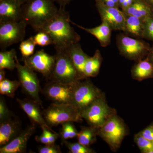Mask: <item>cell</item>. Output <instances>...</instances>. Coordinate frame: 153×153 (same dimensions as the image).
Wrapping results in <instances>:
<instances>
[{"instance_id":"6da1fadb","label":"cell","mask_w":153,"mask_h":153,"mask_svg":"<svg viewBox=\"0 0 153 153\" xmlns=\"http://www.w3.org/2000/svg\"><path fill=\"white\" fill-rule=\"evenodd\" d=\"M69 13L60 8L55 16L42 26L37 32L47 33L52 39L55 48H67L71 44L78 43L80 36L71 27Z\"/></svg>"},{"instance_id":"7a4b0ae2","label":"cell","mask_w":153,"mask_h":153,"mask_svg":"<svg viewBox=\"0 0 153 153\" xmlns=\"http://www.w3.org/2000/svg\"><path fill=\"white\" fill-rule=\"evenodd\" d=\"M54 2V0H27L22 6V20L37 32L57 13Z\"/></svg>"},{"instance_id":"3957f363","label":"cell","mask_w":153,"mask_h":153,"mask_svg":"<svg viewBox=\"0 0 153 153\" xmlns=\"http://www.w3.org/2000/svg\"><path fill=\"white\" fill-rule=\"evenodd\" d=\"M55 62L49 80L67 85H73L80 80L67 49L55 48Z\"/></svg>"},{"instance_id":"277c9868","label":"cell","mask_w":153,"mask_h":153,"mask_svg":"<svg viewBox=\"0 0 153 153\" xmlns=\"http://www.w3.org/2000/svg\"><path fill=\"white\" fill-rule=\"evenodd\" d=\"M42 112L46 122L51 128L67 122H80L82 120L80 111L71 104L52 103Z\"/></svg>"},{"instance_id":"5b68a950","label":"cell","mask_w":153,"mask_h":153,"mask_svg":"<svg viewBox=\"0 0 153 153\" xmlns=\"http://www.w3.org/2000/svg\"><path fill=\"white\" fill-rule=\"evenodd\" d=\"M116 44L121 55L128 59L138 61L148 55L151 49L149 44L145 41L132 38L123 33L117 35Z\"/></svg>"},{"instance_id":"8992f818","label":"cell","mask_w":153,"mask_h":153,"mask_svg":"<svg viewBox=\"0 0 153 153\" xmlns=\"http://www.w3.org/2000/svg\"><path fill=\"white\" fill-rule=\"evenodd\" d=\"M16 69L19 82L23 90L30 98L35 100L42 107L39 93L41 91L40 81L35 71L27 65H22L16 58Z\"/></svg>"},{"instance_id":"52a82bcc","label":"cell","mask_w":153,"mask_h":153,"mask_svg":"<svg viewBox=\"0 0 153 153\" xmlns=\"http://www.w3.org/2000/svg\"><path fill=\"white\" fill-rule=\"evenodd\" d=\"M27 24L23 20L19 22H0V47H7L24 41Z\"/></svg>"},{"instance_id":"ba28073f","label":"cell","mask_w":153,"mask_h":153,"mask_svg":"<svg viewBox=\"0 0 153 153\" xmlns=\"http://www.w3.org/2000/svg\"><path fill=\"white\" fill-rule=\"evenodd\" d=\"M99 97L98 89L90 81H78L74 84L71 104L81 111Z\"/></svg>"},{"instance_id":"9c48e42d","label":"cell","mask_w":153,"mask_h":153,"mask_svg":"<svg viewBox=\"0 0 153 153\" xmlns=\"http://www.w3.org/2000/svg\"><path fill=\"white\" fill-rule=\"evenodd\" d=\"M80 113L82 118L90 126L96 128L101 127L109 119L108 107L100 97L82 110Z\"/></svg>"},{"instance_id":"30bf717a","label":"cell","mask_w":153,"mask_h":153,"mask_svg":"<svg viewBox=\"0 0 153 153\" xmlns=\"http://www.w3.org/2000/svg\"><path fill=\"white\" fill-rule=\"evenodd\" d=\"M74 85L49 80L41 91L52 103L71 104Z\"/></svg>"},{"instance_id":"8fae6325","label":"cell","mask_w":153,"mask_h":153,"mask_svg":"<svg viewBox=\"0 0 153 153\" xmlns=\"http://www.w3.org/2000/svg\"><path fill=\"white\" fill-rule=\"evenodd\" d=\"M23 60L25 65L49 79L55 66V55H49L44 49H41Z\"/></svg>"},{"instance_id":"7c38bea8","label":"cell","mask_w":153,"mask_h":153,"mask_svg":"<svg viewBox=\"0 0 153 153\" xmlns=\"http://www.w3.org/2000/svg\"><path fill=\"white\" fill-rule=\"evenodd\" d=\"M96 6L102 22L107 23L112 30L124 31L126 14L123 11L100 3H96Z\"/></svg>"},{"instance_id":"4fadbf2b","label":"cell","mask_w":153,"mask_h":153,"mask_svg":"<svg viewBox=\"0 0 153 153\" xmlns=\"http://www.w3.org/2000/svg\"><path fill=\"white\" fill-rule=\"evenodd\" d=\"M100 134L109 143L113 146L120 144L125 130L120 120L116 117L109 118L101 127Z\"/></svg>"},{"instance_id":"5bb4252c","label":"cell","mask_w":153,"mask_h":153,"mask_svg":"<svg viewBox=\"0 0 153 153\" xmlns=\"http://www.w3.org/2000/svg\"><path fill=\"white\" fill-rule=\"evenodd\" d=\"M35 125L28 126L14 139L0 148V153H23L26 152L29 139L36 132Z\"/></svg>"},{"instance_id":"9a60e30c","label":"cell","mask_w":153,"mask_h":153,"mask_svg":"<svg viewBox=\"0 0 153 153\" xmlns=\"http://www.w3.org/2000/svg\"><path fill=\"white\" fill-rule=\"evenodd\" d=\"M17 101L28 116L33 124H38L41 128L46 127L54 131L46 122L41 110V107L38 102L30 98L17 99Z\"/></svg>"},{"instance_id":"2e32d148","label":"cell","mask_w":153,"mask_h":153,"mask_svg":"<svg viewBox=\"0 0 153 153\" xmlns=\"http://www.w3.org/2000/svg\"><path fill=\"white\" fill-rule=\"evenodd\" d=\"M22 126L19 118L14 114L0 123V147L7 145L16 137L22 130Z\"/></svg>"},{"instance_id":"e0dca14e","label":"cell","mask_w":153,"mask_h":153,"mask_svg":"<svg viewBox=\"0 0 153 153\" xmlns=\"http://www.w3.org/2000/svg\"><path fill=\"white\" fill-rule=\"evenodd\" d=\"M22 20V5L16 0L0 1V22Z\"/></svg>"},{"instance_id":"ac0fdd59","label":"cell","mask_w":153,"mask_h":153,"mask_svg":"<svg viewBox=\"0 0 153 153\" xmlns=\"http://www.w3.org/2000/svg\"><path fill=\"white\" fill-rule=\"evenodd\" d=\"M66 49L79 74L80 79L86 78L84 74V68L86 61L90 56L82 50L78 42L71 44Z\"/></svg>"},{"instance_id":"d6986e66","label":"cell","mask_w":153,"mask_h":153,"mask_svg":"<svg viewBox=\"0 0 153 153\" xmlns=\"http://www.w3.org/2000/svg\"><path fill=\"white\" fill-rule=\"evenodd\" d=\"M71 23L79 29L93 35L98 40L102 47L108 46L111 42V32L112 30L105 22H102L101 25L92 28H86L77 25L71 21Z\"/></svg>"},{"instance_id":"ffe728a7","label":"cell","mask_w":153,"mask_h":153,"mask_svg":"<svg viewBox=\"0 0 153 153\" xmlns=\"http://www.w3.org/2000/svg\"><path fill=\"white\" fill-rule=\"evenodd\" d=\"M124 13L126 15L134 16L143 20L153 16L152 8L144 0H135Z\"/></svg>"},{"instance_id":"44dd1931","label":"cell","mask_w":153,"mask_h":153,"mask_svg":"<svg viewBox=\"0 0 153 153\" xmlns=\"http://www.w3.org/2000/svg\"><path fill=\"white\" fill-rule=\"evenodd\" d=\"M143 20L138 17L126 14L125 28L124 32L137 38H143Z\"/></svg>"},{"instance_id":"7402d4cb","label":"cell","mask_w":153,"mask_h":153,"mask_svg":"<svg viewBox=\"0 0 153 153\" xmlns=\"http://www.w3.org/2000/svg\"><path fill=\"white\" fill-rule=\"evenodd\" d=\"M102 61V57L100 51L96 50L92 57H89L85 63L84 74L85 78L94 77L98 74Z\"/></svg>"},{"instance_id":"603a6c76","label":"cell","mask_w":153,"mask_h":153,"mask_svg":"<svg viewBox=\"0 0 153 153\" xmlns=\"http://www.w3.org/2000/svg\"><path fill=\"white\" fill-rule=\"evenodd\" d=\"M132 74L135 78L139 79L152 76L153 74V63L148 58L140 60L133 69Z\"/></svg>"},{"instance_id":"cb8c5ba5","label":"cell","mask_w":153,"mask_h":153,"mask_svg":"<svg viewBox=\"0 0 153 153\" xmlns=\"http://www.w3.org/2000/svg\"><path fill=\"white\" fill-rule=\"evenodd\" d=\"M16 52L15 49L0 52V69L13 71L16 68Z\"/></svg>"},{"instance_id":"d4e9b609","label":"cell","mask_w":153,"mask_h":153,"mask_svg":"<svg viewBox=\"0 0 153 153\" xmlns=\"http://www.w3.org/2000/svg\"><path fill=\"white\" fill-rule=\"evenodd\" d=\"M93 127H82L78 133L77 138L78 142L83 146L88 147L92 144L96 140V131Z\"/></svg>"},{"instance_id":"484cf974","label":"cell","mask_w":153,"mask_h":153,"mask_svg":"<svg viewBox=\"0 0 153 153\" xmlns=\"http://www.w3.org/2000/svg\"><path fill=\"white\" fill-rule=\"evenodd\" d=\"M21 84L18 80H11L5 78L0 82V93L10 98H14L16 91Z\"/></svg>"},{"instance_id":"4316f807","label":"cell","mask_w":153,"mask_h":153,"mask_svg":"<svg viewBox=\"0 0 153 153\" xmlns=\"http://www.w3.org/2000/svg\"><path fill=\"white\" fill-rule=\"evenodd\" d=\"M73 123L67 122L61 124L62 127L59 134L62 142L77 137L79 132L75 128Z\"/></svg>"},{"instance_id":"83f0119b","label":"cell","mask_w":153,"mask_h":153,"mask_svg":"<svg viewBox=\"0 0 153 153\" xmlns=\"http://www.w3.org/2000/svg\"><path fill=\"white\" fill-rule=\"evenodd\" d=\"M36 45L33 37H30L27 40L21 42L19 49L23 59L27 58L34 54Z\"/></svg>"},{"instance_id":"f1b7e54d","label":"cell","mask_w":153,"mask_h":153,"mask_svg":"<svg viewBox=\"0 0 153 153\" xmlns=\"http://www.w3.org/2000/svg\"><path fill=\"white\" fill-rule=\"evenodd\" d=\"M68 149L70 153H91L94 152L88 147L83 146L79 143H70L67 140L62 142Z\"/></svg>"},{"instance_id":"f546056e","label":"cell","mask_w":153,"mask_h":153,"mask_svg":"<svg viewBox=\"0 0 153 153\" xmlns=\"http://www.w3.org/2000/svg\"><path fill=\"white\" fill-rule=\"evenodd\" d=\"M143 20V38L153 41V16Z\"/></svg>"},{"instance_id":"4dcf8cb0","label":"cell","mask_w":153,"mask_h":153,"mask_svg":"<svg viewBox=\"0 0 153 153\" xmlns=\"http://www.w3.org/2000/svg\"><path fill=\"white\" fill-rule=\"evenodd\" d=\"M136 142L141 150L145 153H153V142L145 138L140 134L136 137Z\"/></svg>"},{"instance_id":"1f68e13d","label":"cell","mask_w":153,"mask_h":153,"mask_svg":"<svg viewBox=\"0 0 153 153\" xmlns=\"http://www.w3.org/2000/svg\"><path fill=\"white\" fill-rule=\"evenodd\" d=\"M33 38L36 45L45 47L52 45V40L50 36L47 33L43 31L38 32L33 37Z\"/></svg>"},{"instance_id":"d6a6232c","label":"cell","mask_w":153,"mask_h":153,"mask_svg":"<svg viewBox=\"0 0 153 153\" xmlns=\"http://www.w3.org/2000/svg\"><path fill=\"white\" fill-rule=\"evenodd\" d=\"M7 106L4 99L0 98V123L7 120L13 115Z\"/></svg>"},{"instance_id":"836d02e7","label":"cell","mask_w":153,"mask_h":153,"mask_svg":"<svg viewBox=\"0 0 153 153\" xmlns=\"http://www.w3.org/2000/svg\"><path fill=\"white\" fill-rule=\"evenodd\" d=\"M38 152L40 153H61V149L59 145L55 143L44 145L38 147Z\"/></svg>"},{"instance_id":"e575fe53","label":"cell","mask_w":153,"mask_h":153,"mask_svg":"<svg viewBox=\"0 0 153 153\" xmlns=\"http://www.w3.org/2000/svg\"><path fill=\"white\" fill-rule=\"evenodd\" d=\"M95 2L108 7L120 8L119 0H95Z\"/></svg>"},{"instance_id":"d590c367","label":"cell","mask_w":153,"mask_h":153,"mask_svg":"<svg viewBox=\"0 0 153 153\" xmlns=\"http://www.w3.org/2000/svg\"><path fill=\"white\" fill-rule=\"evenodd\" d=\"M140 135L145 138L153 142V126L145 129L142 132Z\"/></svg>"},{"instance_id":"8d00e7d4","label":"cell","mask_w":153,"mask_h":153,"mask_svg":"<svg viewBox=\"0 0 153 153\" xmlns=\"http://www.w3.org/2000/svg\"><path fill=\"white\" fill-rule=\"evenodd\" d=\"M35 140L37 142L41 143L44 145L51 144L49 142V139L47 137V136L44 132H42L41 135L35 137Z\"/></svg>"},{"instance_id":"74e56055","label":"cell","mask_w":153,"mask_h":153,"mask_svg":"<svg viewBox=\"0 0 153 153\" xmlns=\"http://www.w3.org/2000/svg\"><path fill=\"white\" fill-rule=\"evenodd\" d=\"M71 0H54L60 6V8L65 9L67 5L71 1Z\"/></svg>"},{"instance_id":"f35d334b","label":"cell","mask_w":153,"mask_h":153,"mask_svg":"<svg viewBox=\"0 0 153 153\" xmlns=\"http://www.w3.org/2000/svg\"><path fill=\"white\" fill-rule=\"evenodd\" d=\"M6 71L5 69H0V82L5 79Z\"/></svg>"},{"instance_id":"ab89813d","label":"cell","mask_w":153,"mask_h":153,"mask_svg":"<svg viewBox=\"0 0 153 153\" xmlns=\"http://www.w3.org/2000/svg\"><path fill=\"white\" fill-rule=\"evenodd\" d=\"M149 60L153 63V47L151 48L150 50L148 55Z\"/></svg>"},{"instance_id":"60d3db41","label":"cell","mask_w":153,"mask_h":153,"mask_svg":"<svg viewBox=\"0 0 153 153\" xmlns=\"http://www.w3.org/2000/svg\"><path fill=\"white\" fill-rule=\"evenodd\" d=\"M146 3H147L149 5L153 8V0H144Z\"/></svg>"},{"instance_id":"b9f144b4","label":"cell","mask_w":153,"mask_h":153,"mask_svg":"<svg viewBox=\"0 0 153 153\" xmlns=\"http://www.w3.org/2000/svg\"><path fill=\"white\" fill-rule=\"evenodd\" d=\"M16 1L20 5L22 6V5H23L27 0H16Z\"/></svg>"},{"instance_id":"7bdbcfd3","label":"cell","mask_w":153,"mask_h":153,"mask_svg":"<svg viewBox=\"0 0 153 153\" xmlns=\"http://www.w3.org/2000/svg\"><path fill=\"white\" fill-rule=\"evenodd\" d=\"M0 1H1V0H0Z\"/></svg>"},{"instance_id":"ee69618b","label":"cell","mask_w":153,"mask_h":153,"mask_svg":"<svg viewBox=\"0 0 153 153\" xmlns=\"http://www.w3.org/2000/svg\"><path fill=\"white\" fill-rule=\"evenodd\" d=\"M153 10V8H152Z\"/></svg>"}]
</instances>
